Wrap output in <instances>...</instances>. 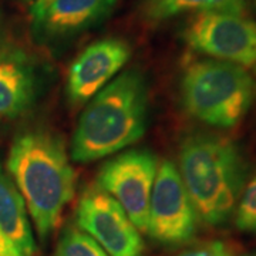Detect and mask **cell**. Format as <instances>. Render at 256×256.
Returning a JSON list of instances; mask_svg holds the SVG:
<instances>
[{
	"instance_id": "8992f818",
	"label": "cell",
	"mask_w": 256,
	"mask_h": 256,
	"mask_svg": "<svg viewBox=\"0 0 256 256\" xmlns=\"http://www.w3.org/2000/svg\"><path fill=\"white\" fill-rule=\"evenodd\" d=\"M158 158L150 150H128L101 166L96 185L111 195L126 210L136 228L146 234L150 201Z\"/></svg>"
},
{
	"instance_id": "5b68a950",
	"label": "cell",
	"mask_w": 256,
	"mask_h": 256,
	"mask_svg": "<svg viewBox=\"0 0 256 256\" xmlns=\"http://www.w3.org/2000/svg\"><path fill=\"white\" fill-rule=\"evenodd\" d=\"M184 38L196 53L256 73V22L244 13H195Z\"/></svg>"
},
{
	"instance_id": "ac0fdd59",
	"label": "cell",
	"mask_w": 256,
	"mask_h": 256,
	"mask_svg": "<svg viewBox=\"0 0 256 256\" xmlns=\"http://www.w3.org/2000/svg\"><path fill=\"white\" fill-rule=\"evenodd\" d=\"M242 256H256V250H254V252H249V254H245V255Z\"/></svg>"
},
{
	"instance_id": "8fae6325",
	"label": "cell",
	"mask_w": 256,
	"mask_h": 256,
	"mask_svg": "<svg viewBox=\"0 0 256 256\" xmlns=\"http://www.w3.org/2000/svg\"><path fill=\"white\" fill-rule=\"evenodd\" d=\"M37 76L24 54L0 50V121L20 117L36 98Z\"/></svg>"
},
{
	"instance_id": "ba28073f",
	"label": "cell",
	"mask_w": 256,
	"mask_h": 256,
	"mask_svg": "<svg viewBox=\"0 0 256 256\" xmlns=\"http://www.w3.org/2000/svg\"><path fill=\"white\" fill-rule=\"evenodd\" d=\"M76 224L110 256H144L146 254L142 236L126 210L96 184L80 196Z\"/></svg>"
},
{
	"instance_id": "5bb4252c",
	"label": "cell",
	"mask_w": 256,
	"mask_h": 256,
	"mask_svg": "<svg viewBox=\"0 0 256 256\" xmlns=\"http://www.w3.org/2000/svg\"><path fill=\"white\" fill-rule=\"evenodd\" d=\"M56 256H110L86 232L70 226L63 232Z\"/></svg>"
},
{
	"instance_id": "6da1fadb",
	"label": "cell",
	"mask_w": 256,
	"mask_h": 256,
	"mask_svg": "<svg viewBox=\"0 0 256 256\" xmlns=\"http://www.w3.org/2000/svg\"><path fill=\"white\" fill-rule=\"evenodd\" d=\"M6 171L18 186L42 240L58 226L76 192V174L63 138L47 128L23 131L13 140Z\"/></svg>"
},
{
	"instance_id": "7c38bea8",
	"label": "cell",
	"mask_w": 256,
	"mask_h": 256,
	"mask_svg": "<svg viewBox=\"0 0 256 256\" xmlns=\"http://www.w3.org/2000/svg\"><path fill=\"white\" fill-rule=\"evenodd\" d=\"M0 229L18 249L20 256L36 250L33 229L24 200L6 170L0 164Z\"/></svg>"
},
{
	"instance_id": "3957f363",
	"label": "cell",
	"mask_w": 256,
	"mask_h": 256,
	"mask_svg": "<svg viewBox=\"0 0 256 256\" xmlns=\"http://www.w3.org/2000/svg\"><path fill=\"white\" fill-rule=\"evenodd\" d=\"M148 92L137 70L120 74L86 104L72 140V158L87 164L136 144L146 134Z\"/></svg>"
},
{
	"instance_id": "4fadbf2b",
	"label": "cell",
	"mask_w": 256,
	"mask_h": 256,
	"mask_svg": "<svg viewBox=\"0 0 256 256\" xmlns=\"http://www.w3.org/2000/svg\"><path fill=\"white\" fill-rule=\"evenodd\" d=\"M245 6L246 0H146L142 12L148 22H162L188 12L244 13Z\"/></svg>"
},
{
	"instance_id": "2e32d148",
	"label": "cell",
	"mask_w": 256,
	"mask_h": 256,
	"mask_svg": "<svg viewBox=\"0 0 256 256\" xmlns=\"http://www.w3.org/2000/svg\"><path fill=\"white\" fill-rule=\"evenodd\" d=\"M172 256H232V254H230V249L224 242L210 240V242H204L200 245L188 248Z\"/></svg>"
},
{
	"instance_id": "9a60e30c",
	"label": "cell",
	"mask_w": 256,
	"mask_h": 256,
	"mask_svg": "<svg viewBox=\"0 0 256 256\" xmlns=\"http://www.w3.org/2000/svg\"><path fill=\"white\" fill-rule=\"evenodd\" d=\"M234 216L235 225L240 232L256 236V172L245 184Z\"/></svg>"
},
{
	"instance_id": "d6986e66",
	"label": "cell",
	"mask_w": 256,
	"mask_h": 256,
	"mask_svg": "<svg viewBox=\"0 0 256 256\" xmlns=\"http://www.w3.org/2000/svg\"><path fill=\"white\" fill-rule=\"evenodd\" d=\"M255 6H256V0H255Z\"/></svg>"
},
{
	"instance_id": "e0dca14e",
	"label": "cell",
	"mask_w": 256,
	"mask_h": 256,
	"mask_svg": "<svg viewBox=\"0 0 256 256\" xmlns=\"http://www.w3.org/2000/svg\"><path fill=\"white\" fill-rule=\"evenodd\" d=\"M0 256H20L18 249L9 240V238L0 229Z\"/></svg>"
},
{
	"instance_id": "277c9868",
	"label": "cell",
	"mask_w": 256,
	"mask_h": 256,
	"mask_svg": "<svg viewBox=\"0 0 256 256\" xmlns=\"http://www.w3.org/2000/svg\"><path fill=\"white\" fill-rule=\"evenodd\" d=\"M256 98L250 72L215 58L190 63L181 77V101L186 112L220 130L238 127Z\"/></svg>"
},
{
	"instance_id": "30bf717a",
	"label": "cell",
	"mask_w": 256,
	"mask_h": 256,
	"mask_svg": "<svg viewBox=\"0 0 256 256\" xmlns=\"http://www.w3.org/2000/svg\"><path fill=\"white\" fill-rule=\"evenodd\" d=\"M116 0H34L33 28L40 36L58 38L78 33L104 18Z\"/></svg>"
},
{
	"instance_id": "7a4b0ae2",
	"label": "cell",
	"mask_w": 256,
	"mask_h": 256,
	"mask_svg": "<svg viewBox=\"0 0 256 256\" xmlns=\"http://www.w3.org/2000/svg\"><path fill=\"white\" fill-rule=\"evenodd\" d=\"M178 171L202 224L228 222L246 184L248 164L236 142L214 132H194L178 151Z\"/></svg>"
},
{
	"instance_id": "52a82bcc",
	"label": "cell",
	"mask_w": 256,
	"mask_h": 256,
	"mask_svg": "<svg viewBox=\"0 0 256 256\" xmlns=\"http://www.w3.org/2000/svg\"><path fill=\"white\" fill-rule=\"evenodd\" d=\"M198 220L176 165L170 160L158 162L146 234L161 245L181 246L194 239Z\"/></svg>"
},
{
	"instance_id": "9c48e42d",
	"label": "cell",
	"mask_w": 256,
	"mask_h": 256,
	"mask_svg": "<svg viewBox=\"0 0 256 256\" xmlns=\"http://www.w3.org/2000/svg\"><path fill=\"white\" fill-rule=\"evenodd\" d=\"M130 57V44L117 37L101 38L86 47L68 67L66 80L68 101L74 106L87 104L114 80Z\"/></svg>"
}]
</instances>
